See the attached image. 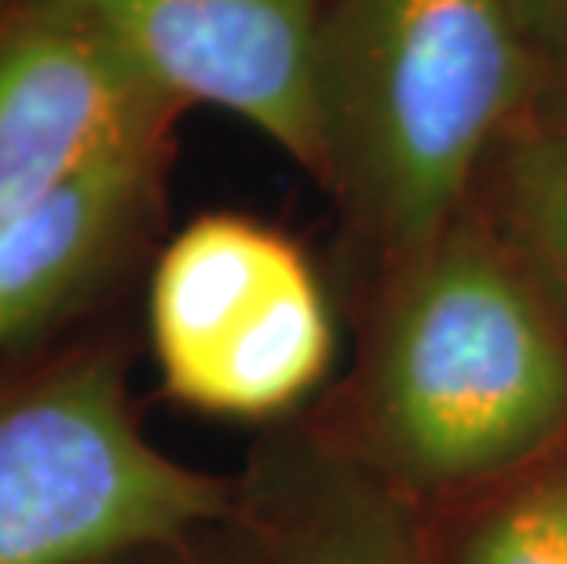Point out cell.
Listing matches in <instances>:
<instances>
[{
    "label": "cell",
    "instance_id": "cell-4",
    "mask_svg": "<svg viewBox=\"0 0 567 564\" xmlns=\"http://www.w3.org/2000/svg\"><path fill=\"white\" fill-rule=\"evenodd\" d=\"M151 341L176 400L209 414L268 418L319 386L337 330L293 238L238 213H209L162 249Z\"/></svg>",
    "mask_w": 567,
    "mask_h": 564
},
{
    "label": "cell",
    "instance_id": "cell-6",
    "mask_svg": "<svg viewBox=\"0 0 567 564\" xmlns=\"http://www.w3.org/2000/svg\"><path fill=\"white\" fill-rule=\"evenodd\" d=\"M179 111L74 0H27L0 30V221L165 143Z\"/></svg>",
    "mask_w": 567,
    "mask_h": 564
},
{
    "label": "cell",
    "instance_id": "cell-2",
    "mask_svg": "<svg viewBox=\"0 0 567 564\" xmlns=\"http://www.w3.org/2000/svg\"><path fill=\"white\" fill-rule=\"evenodd\" d=\"M363 422L370 465L417 495L520 473L567 437V327L494 221L465 209L392 264Z\"/></svg>",
    "mask_w": 567,
    "mask_h": 564
},
{
    "label": "cell",
    "instance_id": "cell-9",
    "mask_svg": "<svg viewBox=\"0 0 567 564\" xmlns=\"http://www.w3.org/2000/svg\"><path fill=\"white\" fill-rule=\"evenodd\" d=\"M494 224L567 327V136L530 117L494 151Z\"/></svg>",
    "mask_w": 567,
    "mask_h": 564
},
{
    "label": "cell",
    "instance_id": "cell-1",
    "mask_svg": "<svg viewBox=\"0 0 567 564\" xmlns=\"http://www.w3.org/2000/svg\"><path fill=\"white\" fill-rule=\"evenodd\" d=\"M319 70L326 184L389 264L462 217L546 85L516 0H330Z\"/></svg>",
    "mask_w": 567,
    "mask_h": 564
},
{
    "label": "cell",
    "instance_id": "cell-12",
    "mask_svg": "<svg viewBox=\"0 0 567 564\" xmlns=\"http://www.w3.org/2000/svg\"><path fill=\"white\" fill-rule=\"evenodd\" d=\"M535 117L542 125L557 129L567 136V78H546L538 106H535Z\"/></svg>",
    "mask_w": 567,
    "mask_h": 564
},
{
    "label": "cell",
    "instance_id": "cell-5",
    "mask_svg": "<svg viewBox=\"0 0 567 564\" xmlns=\"http://www.w3.org/2000/svg\"><path fill=\"white\" fill-rule=\"evenodd\" d=\"M179 106L243 117L326 180L322 27L330 0H74Z\"/></svg>",
    "mask_w": 567,
    "mask_h": 564
},
{
    "label": "cell",
    "instance_id": "cell-8",
    "mask_svg": "<svg viewBox=\"0 0 567 564\" xmlns=\"http://www.w3.org/2000/svg\"><path fill=\"white\" fill-rule=\"evenodd\" d=\"M279 476L271 564H429L403 488L370 462L308 451Z\"/></svg>",
    "mask_w": 567,
    "mask_h": 564
},
{
    "label": "cell",
    "instance_id": "cell-10",
    "mask_svg": "<svg viewBox=\"0 0 567 564\" xmlns=\"http://www.w3.org/2000/svg\"><path fill=\"white\" fill-rule=\"evenodd\" d=\"M446 564H567V465L516 480L473 513Z\"/></svg>",
    "mask_w": 567,
    "mask_h": 564
},
{
    "label": "cell",
    "instance_id": "cell-11",
    "mask_svg": "<svg viewBox=\"0 0 567 564\" xmlns=\"http://www.w3.org/2000/svg\"><path fill=\"white\" fill-rule=\"evenodd\" d=\"M546 78H567V0H516Z\"/></svg>",
    "mask_w": 567,
    "mask_h": 564
},
{
    "label": "cell",
    "instance_id": "cell-13",
    "mask_svg": "<svg viewBox=\"0 0 567 564\" xmlns=\"http://www.w3.org/2000/svg\"><path fill=\"white\" fill-rule=\"evenodd\" d=\"M235 564H271V557H268V550H260V554H252L246 561H235Z\"/></svg>",
    "mask_w": 567,
    "mask_h": 564
},
{
    "label": "cell",
    "instance_id": "cell-7",
    "mask_svg": "<svg viewBox=\"0 0 567 564\" xmlns=\"http://www.w3.org/2000/svg\"><path fill=\"white\" fill-rule=\"evenodd\" d=\"M165 143L117 154L0 221V348L81 301L136 238L162 180Z\"/></svg>",
    "mask_w": 567,
    "mask_h": 564
},
{
    "label": "cell",
    "instance_id": "cell-3",
    "mask_svg": "<svg viewBox=\"0 0 567 564\" xmlns=\"http://www.w3.org/2000/svg\"><path fill=\"white\" fill-rule=\"evenodd\" d=\"M227 488L168 459L122 363L89 356L0 392V564H103L227 517Z\"/></svg>",
    "mask_w": 567,
    "mask_h": 564
}]
</instances>
